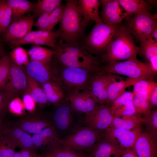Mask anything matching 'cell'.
<instances>
[{
    "label": "cell",
    "instance_id": "obj_1",
    "mask_svg": "<svg viewBox=\"0 0 157 157\" xmlns=\"http://www.w3.org/2000/svg\"><path fill=\"white\" fill-rule=\"evenodd\" d=\"M53 50L55 61L65 67L83 68L96 73L102 65L97 57L89 53L83 46L59 41Z\"/></svg>",
    "mask_w": 157,
    "mask_h": 157
},
{
    "label": "cell",
    "instance_id": "obj_2",
    "mask_svg": "<svg viewBox=\"0 0 157 157\" xmlns=\"http://www.w3.org/2000/svg\"><path fill=\"white\" fill-rule=\"evenodd\" d=\"M77 2L76 0L65 1L58 30L60 41L74 45L78 44L88 25L78 11Z\"/></svg>",
    "mask_w": 157,
    "mask_h": 157
},
{
    "label": "cell",
    "instance_id": "obj_3",
    "mask_svg": "<svg viewBox=\"0 0 157 157\" xmlns=\"http://www.w3.org/2000/svg\"><path fill=\"white\" fill-rule=\"evenodd\" d=\"M50 114L53 125L60 140L85 126V114L74 111L68 99L55 107Z\"/></svg>",
    "mask_w": 157,
    "mask_h": 157
},
{
    "label": "cell",
    "instance_id": "obj_4",
    "mask_svg": "<svg viewBox=\"0 0 157 157\" xmlns=\"http://www.w3.org/2000/svg\"><path fill=\"white\" fill-rule=\"evenodd\" d=\"M122 24L121 23L114 25L96 23L84 39L83 46L92 54L101 57L117 35Z\"/></svg>",
    "mask_w": 157,
    "mask_h": 157
},
{
    "label": "cell",
    "instance_id": "obj_5",
    "mask_svg": "<svg viewBox=\"0 0 157 157\" xmlns=\"http://www.w3.org/2000/svg\"><path fill=\"white\" fill-rule=\"evenodd\" d=\"M138 49L134 38L122 24L117 35L106 52L100 57L101 60L106 64L114 62L136 59Z\"/></svg>",
    "mask_w": 157,
    "mask_h": 157
},
{
    "label": "cell",
    "instance_id": "obj_6",
    "mask_svg": "<svg viewBox=\"0 0 157 157\" xmlns=\"http://www.w3.org/2000/svg\"><path fill=\"white\" fill-rule=\"evenodd\" d=\"M101 69L107 73L125 75L138 81L154 80L157 74L146 63L137 58L110 63L102 65Z\"/></svg>",
    "mask_w": 157,
    "mask_h": 157
},
{
    "label": "cell",
    "instance_id": "obj_7",
    "mask_svg": "<svg viewBox=\"0 0 157 157\" xmlns=\"http://www.w3.org/2000/svg\"><path fill=\"white\" fill-rule=\"evenodd\" d=\"M104 131L85 125L65 138L60 140V142L73 150L86 156L94 145L104 137Z\"/></svg>",
    "mask_w": 157,
    "mask_h": 157
},
{
    "label": "cell",
    "instance_id": "obj_8",
    "mask_svg": "<svg viewBox=\"0 0 157 157\" xmlns=\"http://www.w3.org/2000/svg\"><path fill=\"white\" fill-rule=\"evenodd\" d=\"M55 62L59 78L69 96L85 90L91 78L97 73L83 68L63 66Z\"/></svg>",
    "mask_w": 157,
    "mask_h": 157
},
{
    "label": "cell",
    "instance_id": "obj_9",
    "mask_svg": "<svg viewBox=\"0 0 157 157\" xmlns=\"http://www.w3.org/2000/svg\"><path fill=\"white\" fill-rule=\"evenodd\" d=\"M157 13L146 11L128 16L123 25L125 29L140 44L147 40L154 27L157 24Z\"/></svg>",
    "mask_w": 157,
    "mask_h": 157
},
{
    "label": "cell",
    "instance_id": "obj_10",
    "mask_svg": "<svg viewBox=\"0 0 157 157\" xmlns=\"http://www.w3.org/2000/svg\"><path fill=\"white\" fill-rule=\"evenodd\" d=\"M27 84L26 74L24 66L17 65L11 59L8 78L3 91L11 100L27 92Z\"/></svg>",
    "mask_w": 157,
    "mask_h": 157
},
{
    "label": "cell",
    "instance_id": "obj_11",
    "mask_svg": "<svg viewBox=\"0 0 157 157\" xmlns=\"http://www.w3.org/2000/svg\"><path fill=\"white\" fill-rule=\"evenodd\" d=\"M142 132L141 126L130 130L111 127L105 131L104 137L113 145L124 150L133 148Z\"/></svg>",
    "mask_w": 157,
    "mask_h": 157
},
{
    "label": "cell",
    "instance_id": "obj_12",
    "mask_svg": "<svg viewBox=\"0 0 157 157\" xmlns=\"http://www.w3.org/2000/svg\"><path fill=\"white\" fill-rule=\"evenodd\" d=\"M114 75L101 69L91 78L86 89L95 101L99 105H106L108 101V88L109 84L115 79Z\"/></svg>",
    "mask_w": 157,
    "mask_h": 157
},
{
    "label": "cell",
    "instance_id": "obj_13",
    "mask_svg": "<svg viewBox=\"0 0 157 157\" xmlns=\"http://www.w3.org/2000/svg\"><path fill=\"white\" fill-rule=\"evenodd\" d=\"M11 122L28 133L33 134L39 133L45 128L53 125L50 113L42 112L24 115Z\"/></svg>",
    "mask_w": 157,
    "mask_h": 157
},
{
    "label": "cell",
    "instance_id": "obj_14",
    "mask_svg": "<svg viewBox=\"0 0 157 157\" xmlns=\"http://www.w3.org/2000/svg\"><path fill=\"white\" fill-rule=\"evenodd\" d=\"M114 117L110 106L99 105L92 111L85 114V125L91 128L105 131L111 127Z\"/></svg>",
    "mask_w": 157,
    "mask_h": 157
},
{
    "label": "cell",
    "instance_id": "obj_15",
    "mask_svg": "<svg viewBox=\"0 0 157 157\" xmlns=\"http://www.w3.org/2000/svg\"><path fill=\"white\" fill-rule=\"evenodd\" d=\"M25 70L27 74L40 85L51 81L58 76L57 67L53 60L49 65L29 61Z\"/></svg>",
    "mask_w": 157,
    "mask_h": 157
},
{
    "label": "cell",
    "instance_id": "obj_16",
    "mask_svg": "<svg viewBox=\"0 0 157 157\" xmlns=\"http://www.w3.org/2000/svg\"><path fill=\"white\" fill-rule=\"evenodd\" d=\"M35 17L33 15L28 14L11 22L3 33L5 41L10 42L25 36L31 31Z\"/></svg>",
    "mask_w": 157,
    "mask_h": 157
},
{
    "label": "cell",
    "instance_id": "obj_17",
    "mask_svg": "<svg viewBox=\"0 0 157 157\" xmlns=\"http://www.w3.org/2000/svg\"><path fill=\"white\" fill-rule=\"evenodd\" d=\"M99 1L102 6L100 15L103 23L118 24L128 16L118 0H100Z\"/></svg>",
    "mask_w": 157,
    "mask_h": 157
},
{
    "label": "cell",
    "instance_id": "obj_18",
    "mask_svg": "<svg viewBox=\"0 0 157 157\" xmlns=\"http://www.w3.org/2000/svg\"><path fill=\"white\" fill-rule=\"evenodd\" d=\"M35 150L48 152L60 142V139L53 125L46 128L32 136Z\"/></svg>",
    "mask_w": 157,
    "mask_h": 157
},
{
    "label": "cell",
    "instance_id": "obj_19",
    "mask_svg": "<svg viewBox=\"0 0 157 157\" xmlns=\"http://www.w3.org/2000/svg\"><path fill=\"white\" fill-rule=\"evenodd\" d=\"M40 85L44 92L48 101L55 107L68 99L69 94L58 75L54 79Z\"/></svg>",
    "mask_w": 157,
    "mask_h": 157
},
{
    "label": "cell",
    "instance_id": "obj_20",
    "mask_svg": "<svg viewBox=\"0 0 157 157\" xmlns=\"http://www.w3.org/2000/svg\"><path fill=\"white\" fill-rule=\"evenodd\" d=\"M68 99L73 110L81 114H85L89 113L99 105L87 90L70 94Z\"/></svg>",
    "mask_w": 157,
    "mask_h": 157
},
{
    "label": "cell",
    "instance_id": "obj_21",
    "mask_svg": "<svg viewBox=\"0 0 157 157\" xmlns=\"http://www.w3.org/2000/svg\"><path fill=\"white\" fill-rule=\"evenodd\" d=\"M133 148L138 157H157L156 139L147 131L140 134Z\"/></svg>",
    "mask_w": 157,
    "mask_h": 157
},
{
    "label": "cell",
    "instance_id": "obj_22",
    "mask_svg": "<svg viewBox=\"0 0 157 157\" xmlns=\"http://www.w3.org/2000/svg\"><path fill=\"white\" fill-rule=\"evenodd\" d=\"M100 5L98 0H78L77 9L85 24L92 21L96 23L102 22L99 11Z\"/></svg>",
    "mask_w": 157,
    "mask_h": 157
},
{
    "label": "cell",
    "instance_id": "obj_23",
    "mask_svg": "<svg viewBox=\"0 0 157 157\" xmlns=\"http://www.w3.org/2000/svg\"><path fill=\"white\" fill-rule=\"evenodd\" d=\"M16 147L21 149H26L35 151L32 136L29 133L12 124L5 135Z\"/></svg>",
    "mask_w": 157,
    "mask_h": 157
},
{
    "label": "cell",
    "instance_id": "obj_24",
    "mask_svg": "<svg viewBox=\"0 0 157 157\" xmlns=\"http://www.w3.org/2000/svg\"><path fill=\"white\" fill-rule=\"evenodd\" d=\"M123 150L113 145L103 137L94 145L86 156L87 157H110L113 155L120 157Z\"/></svg>",
    "mask_w": 157,
    "mask_h": 157
},
{
    "label": "cell",
    "instance_id": "obj_25",
    "mask_svg": "<svg viewBox=\"0 0 157 157\" xmlns=\"http://www.w3.org/2000/svg\"><path fill=\"white\" fill-rule=\"evenodd\" d=\"M138 53L155 72H157V42L148 39L140 44Z\"/></svg>",
    "mask_w": 157,
    "mask_h": 157
},
{
    "label": "cell",
    "instance_id": "obj_26",
    "mask_svg": "<svg viewBox=\"0 0 157 157\" xmlns=\"http://www.w3.org/2000/svg\"><path fill=\"white\" fill-rule=\"evenodd\" d=\"M138 81L128 78L126 80L116 81L115 79L109 83L108 88V101L106 105L110 106L119 97L124 93L126 89L131 85H134Z\"/></svg>",
    "mask_w": 157,
    "mask_h": 157
},
{
    "label": "cell",
    "instance_id": "obj_27",
    "mask_svg": "<svg viewBox=\"0 0 157 157\" xmlns=\"http://www.w3.org/2000/svg\"><path fill=\"white\" fill-rule=\"evenodd\" d=\"M26 74L28 82L27 92L31 95L40 108L42 109L50 104L40 85Z\"/></svg>",
    "mask_w": 157,
    "mask_h": 157
},
{
    "label": "cell",
    "instance_id": "obj_28",
    "mask_svg": "<svg viewBox=\"0 0 157 157\" xmlns=\"http://www.w3.org/2000/svg\"><path fill=\"white\" fill-rule=\"evenodd\" d=\"M59 33L58 30L54 32L47 30L31 31L21 39L9 42L10 47L14 48L17 46L30 44L35 40L41 38L56 40L58 38Z\"/></svg>",
    "mask_w": 157,
    "mask_h": 157
},
{
    "label": "cell",
    "instance_id": "obj_29",
    "mask_svg": "<svg viewBox=\"0 0 157 157\" xmlns=\"http://www.w3.org/2000/svg\"><path fill=\"white\" fill-rule=\"evenodd\" d=\"M27 52L29 61H36L47 65L51 63L52 57L55 54L53 49L34 45Z\"/></svg>",
    "mask_w": 157,
    "mask_h": 157
},
{
    "label": "cell",
    "instance_id": "obj_30",
    "mask_svg": "<svg viewBox=\"0 0 157 157\" xmlns=\"http://www.w3.org/2000/svg\"><path fill=\"white\" fill-rule=\"evenodd\" d=\"M144 121V117L138 113L123 116L122 118L114 117L110 127L130 130L141 126Z\"/></svg>",
    "mask_w": 157,
    "mask_h": 157
},
{
    "label": "cell",
    "instance_id": "obj_31",
    "mask_svg": "<svg viewBox=\"0 0 157 157\" xmlns=\"http://www.w3.org/2000/svg\"><path fill=\"white\" fill-rule=\"evenodd\" d=\"M6 2L12 10L11 22L33 11L35 4L27 0H7Z\"/></svg>",
    "mask_w": 157,
    "mask_h": 157
},
{
    "label": "cell",
    "instance_id": "obj_32",
    "mask_svg": "<svg viewBox=\"0 0 157 157\" xmlns=\"http://www.w3.org/2000/svg\"><path fill=\"white\" fill-rule=\"evenodd\" d=\"M128 16L149 12L151 6L144 0H118Z\"/></svg>",
    "mask_w": 157,
    "mask_h": 157
},
{
    "label": "cell",
    "instance_id": "obj_33",
    "mask_svg": "<svg viewBox=\"0 0 157 157\" xmlns=\"http://www.w3.org/2000/svg\"><path fill=\"white\" fill-rule=\"evenodd\" d=\"M62 1L61 0H38L35 4L33 15L35 17H39L44 13H51L61 4Z\"/></svg>",
    "mask_w": 157,
    "mask_h": 157
},
{
    "label": "cell",
    "instance_id": "obj_34",
    "mask_svg": "<svg viewBox=\"0 0 157 157\" xmlns=\"http://www.w3.org/2000/svg\"><path fill=\"white\" fill-rule=\"evenodd\" d=\"M46 153L51 157H87L62 145L60 142Z\"/></svg>",
    "mask_w": 157,
    "mask_h": 157
},
{
    "label": "cell",
    "instance_id": "obj_35",
    "mask_svg": "<svg viewBox=\"0 0 157 157\" xmlns=\"http://www.w3.org/2000/svg\"><path fill=\"white\" fill-rule=\"evenodd\" d=\"M11 58L4 55L0 58V90L3 91L9 75Z\"/></svg>",
    "mask_w": 157,
    "mask_h": 157
},
{
    "label": "cell",
    "instance_id": "obj_36",
    "mask_svg": "<svg viewBox=\"0 0 157 157\" xmlns=\"http://www.w3.org/2000/svg\"><path fill=\"white\" fill-rule=\"evenodd\" d=\"M9 55L11 59L19 66L26 67L29 61L27 52L20 46L14 48Z\"/></svg>",
    "mask_w": 157,
    "mask_h": 157
},
{
    "label": "cell",
    "instance_id": "obj_37",
    "mask_svg": "<svg viewBox=\"0 0 157 157\" xmlns=\"http://www.w3.org/2000/svg\"><path fill=\"white\" fill-rule=\"evenodd\" d=\"M144 124L148 132L153 137L157 139V109H156L144 117Z\"/></svg>",
    "mask_w": 157,
    "mask_h": 157
},
{
    "label": "cell",
    "instance_id": "obj_38",
    "mask_svg": "<svg viewBox=\"0 0 157 157\" xmlns=\"http://www.w3.org/2000/svg\"><path fill=\"white\" fill-rule=\"evenodd\" d=\"M16 147L6 135L0 136V157H13Z\"/></svg>",
    "mask_w": 157,
    "mask_h": 157
},
{
    "label": "cell",
    "instance_id": "obj_39",
    "mask_svg": "<svg viewBox=\"0 0 157 157\" xmlns=\"http://www.w3.org/2000/svg\"><path fill=\"white\" fill-rule=\"evenodd\" d=\"M157 83L154 80H142L138 81L134 85L133 92L134 96L137 92H147L150 94L152 92Z\"/></svg>",
    "mask_w": 157,
    "mask_h": 157
},
{
    "label": "cell",
    "instance_id": "obj_40",
    "mask_svg": "<svg viewBox=\"0 0 157 157\" xmlns=\"http://www.w3.org/2000/svg\"><path fill=\"white\" fill-rule=\"evenodd\" d=\"M133 102L136 113L144 116L151 110V108L149 101L134 96Z\"/></svg>",
    "mask_w": 157,
    "mask_h": 157
},
{
    "label": "cell",
    "instance_id": "obj_41",
    "mask_svg": "<svg viewBox=\"0 0 157 157\" xmlns=\"http://www.w3.org/2000/svg\"><path fill=\"white\" fill-rule=\"evenodd\" d=\"M133 101H130L122 106L116 109L114 111V117L131 115L136 114Z\"/></svg>",
    "mask_w": 157,
    "mask_h": 157
},
{
    "label": "cell",
    "instance_id": "obj_42",
    "mask_svg": "<svg viewBox=\"0 0 157 157\" xmlns=\"http://www.w3.org/2000/svg\"><path fill=\"white\" fill-rule=\"evenodd\" d=\"M24 107L22 101L18 97L12 99L8 106L9 112L22 116L24 114Z\"/></svg>",
    "mask_w": 157,
    "mask_h": 157
},
{
    "label": "cell",
    "instance_id": "obj_43",
    "mask_svg": "<svg viewBox=\"0 0 157 157\" xmlns=\"http://www.w3.org/2000/svg\"><path fill=\"white\" fill-rule=\"evenodd\" d=\"M134 97L133 92H125L118 97L110 106L113 113L116 109L122 106L130 101H133Z\"/></svg>",
    "mask_w": 157,
    "mask_h": 157
},
{
    "label": "cell",
    "instance_id": "obj_44",
    "mask_svg": "<svg viewBox=\"0 0 157 157\" xmlns=\"http://www.w3.org/2000/svg\"><path fill=\"white\" fill-rule=\"evenodd\" d=\"M64 6L60 4L54 9L50 13V24L48 31H51L55 26L60 22L63 12Z\"/></svg>",
    "mask_w": 157,
    "mask_h": 157
},
{
    "label": "cell",
    "instance_id": "obj_45",
    "mask_svg": "<svg viewBox=\"0 0 157 157\" xmlns=\"http://www.w3.org/2000/svg\"><path fill=\"white\" fill-rule=\"evenodd\" d=\"M12 16V11L11 8L7 4L5 0L4 5V13L1 31L3 33L7 30L11 22Z\"/></svg>",
    "mask_w": 157,
    "mask_h": 157
},
{
    "label": "cell",
    "instance_id": "obj_46",
    "mask_svg": "<svg viewBox=\"0 0 157 157\" xmlns=\"http://www.w3.org/2000/svg\"><path fill=\"white\" fill-rule=\"evenodd\" d=\"M10 101L3 91L0 90V117L7 118L9 113L8 105Z\"/></svg>",
    "mask_w": 157,
    "mask_h": 157
},
{
    "label": "cell",
    "instance_id": "obj_47",
    "mask_svg": "<svg viewBox=\"0 0 157 157\" xmlns=\"http://www.w3.org/2000/svg\"><path fill=\"white\" fill-rule=\"evenodd\" d=\"M51 13H44L39 17L37 22L34 25L38 30L48 31L50 24L49 17Z\"/></svg>",
    "mask_w": 157,
    "mask_h": 157
},
{
    "label": "cell",
    "instance_id": "obj_48",
    "mask_svg": "<svg viewBox=\"0 0 157 157\" xmlns=\"http://www.w3.org/2000/svg\"><path fill=\"white\" fill-rule=\"evenodd\" d=\"M22 97V101L25 108L30 113L35 112L36 104L31 95L26 92L23 94Z\"/></svg>",
    "mask_w": 157,
    "mask_h": 157
},
{
    "label": "cell",
    "instance_id": "obj_49",
    "mask_svg": "<svg viewBox=\"0 0 157 157\" xmlns=\"http://www.w3.org/2000/svg\"><path fill=\"white\" fill-rule=\"evenodd\" d=\"M11 123L7 118L0 117V136L6 134Z\"/></svg>",
    "mask_w": 157,
    "mask_h": 157
},
{
    "label": "cell",
    "instance_id": "obj_50",
    "mask_svg": "<svg viewBox=\"0 0 157 157\" xmlns=\"http://www.w3.org/2000/svg\"><path fill=\"white\" fill-rule=\"evenodd\" d=\"M149 103L151 109L157 107V84L155 86L151 94Z\"/></svg>",
    "mask_w": 157,
    "mask_h": 157
},
{
    "label": "cell",
    "instance_id": "obj_51",
    "mask_svg": "<svg viewBox=\"0 0 157 157\" xmlns=\"http://www.w3.org/2000/svg\"><path fill=\"white\" fill-rule=\"evenodd\" d=\"M19 151L21 157H37L39 155L33 150L22 149H21Z\"/></svg>",
    "mask_w": 157,
    "mask_h": 157
},
{
    "label": "cell",
    "instance_id": "obj_52",
    "mask_svg": "<svg viewBox=\"0 0 157 157\" xmlns=\"http://www.w3.org/2000/svg\"><path fill=\"white\" fill-rule=\"evenodd\" d=\"M120 157H138L133 148L126 149L123 150Z\"/></svg>",
    "mask_w": 157,
    "mask_h": 157
},
{
    "label": "cell",
    "instance_id": "obj_53",
    "mask_svg": "<svg viewBox=\"0 0 157 157\" xmlns=\"http://www.w3.org/2000/svg\"><path fill=\"white\" fill-rule=\"evenodd\" d=\"M151 94L144 92H138L136 93L134 97H135L140 99L149 101Z\"/></svg>",
    "mask_w": 157,
    "mask_h": 157
},
{
    "label": "cell",
    "instance_id": "obj_54",
    "mask_svg": "<svg viewBox=\"0 0 157 157\" xmlns=\"http://www.w3.org/2000/svg\"><path fill=\"white\" fill-rule=\"evenodd\" d=\"M148 39L153 40L157 42V24L154 27Z\"/></svg>",
    "mask_w": 157,
    "mask_h": 157
},
{
    "label": "cell",
    "instance_id": "obj_55",
    "mask_svg": "<svg viewBox=\"0 0 157 157\" xmlns=\"http://www.w3.org/2000/svg\"><path fill=\"white\" fill-rule=\"evenodd\" d=\"M5 0H0V28L1 27L4 13V5Z\"/></svg>",
    "mask_w": 157,
    "mask_h": 157
},
{
    "label": "cell",
    "instance_id": "obj_56",
    "mask_svg": "<svg viewBox=\"0 0 157 157\" xmlns=\"http://www.w3.org/2000/svg\"><path fill=\"white\" fill-rule=\"evenodd\" d=\"M4 55V49L1 43L0 42V58Z\"/></svg>",
    "mask_w": 157,
    "mask_h": 157
},
{
    "label": "cell",
    "instance_id": "obj_57",
    "mask_svg": "<svg viewBox=\"0 0 157 157\" xmlns=\"http://www.w3.org/2000/svg\"><path fill=\"white\" fill-rule=\"evenodd\" d=\"M146 1L151 6L155 5L157 3V0H147Z\"/></svg>",
    "mask_w": 157,
    "mask_h": 157
},
{
    "label": "cell",
    "instance_id": "obj_58",
    "mask_svg": "<svg viewBox=\"0 0 157 157\" xmlns=\"http://www.w3.org/2000/svg\"><path fill=\"white\" fill-rule=\"evenodd\" d=\"M13 157H21V154L20 151L15 152Z\"/></svg>",
    "mask_w": 157,
    "mask_h": 157
},
{
    "label": "cell",
    "instance_id": "obj_59",
    "mask_svg": "<svg viewBox=\"0 0 157 157\" xmlns=\"http://www.w3.org/2000/svg\"><path fill=\"white\" fill-rule=\"evenodd\" d=\"M37 157H51L48 154L46 153L42 154H39Z\"/></svg>",
    "mask_w": 157,
    "mask_h": 157
},
{
    "label": "cell",
    "instance_id": "obj_60",
    "mask_svg": "<svg viewBox=\"0 0 157 157\" xmlns=\"http://www.w3.org/2000/svg\"><path fill=\"white\" fill-rule=\"evenodd\" d=\"M114 157H120L117 156H114Z\"/></svg>",
    "mask_w": 157,
    "mask_h": 157
},
{
    "label": "cell",
    "instance_id": "obj_61",
    "mask_svg": "<svg viewBox=\"0 0 157 157\" xmlns=\"http://www.w3.org/2000/svg\"><path fill=\"white\" fill-rule=\"evenodd\" d=\"M1 29H0V34L1 33Z\"/></svg>",
    "mask_w": 157,
    "mask_h": 157
}]
</instances>
